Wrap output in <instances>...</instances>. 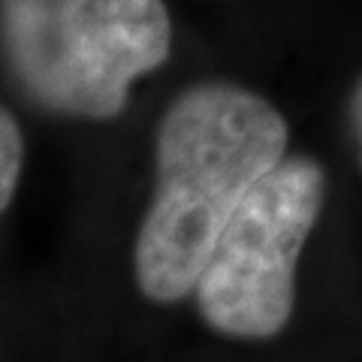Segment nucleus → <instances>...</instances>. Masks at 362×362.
<instances>
[{
	"label": "nucleus",
	"mask_w": 362,
	"mask_h": 362,
	"mask_svg": "<svg viewBox=\"0 0 362 362\" xmlns=\"http://www.w3.org/2000/svg\"><path fill=\"white\" fill-rule=\"evenodd\" d=\"M284 151L287 121L266 97L230 82L181 90L157 127L154 197L133 254L145 296L194 293L223 223Z\"/></svg>",
	"instance_id": "f257e3e1"
},
{
	"label": "nucleus",
	"mask_w": 362,
	"mask_h": 362,
	"mask_svg": "<svg viewBox=\"0 0 362 362\" xmlns=\"http://www.w3.org/2000/svg\"><path fill=\"white\" fill-rule=\"evenodd\" d=\"M0 45L33 103L106 121L166 64L173 18L163 0H0Z\"/></svg>",
	"instance_id": "f03ea898"
},
{
	"label": "nucleus",
	"mask_w": 362,
	"mask_h": 362,
	"mask_svg": "<svg viewBox=\"0 0 362 362\" xmlns=\"http://www.w3.org/2000/svg\"><path fill=\"white\" fill-rule=\"evenodd\" d=\"M326 197V173L308 154L269 169L235 206L202 266L194 296L214 332L272 338L296 305L299 254Z\"/></svg>",
	"instance_id": "7ed1b4c3"
},
{
	"label": "nucleus",
	"mask_w": 362,
	"mask_h": 362,
	"mask_svg": "<svg viewBox=\"0 0 362 362\" xmlns=\"http://www.w3.org/2000/svg\"><path fill=\"white\" fill-rule=\"evenodd\" d=\"M21 160H25V139H21L18 121L0 103V214L9 209V202L16 197Z\"/></svg>",
	"instance_id": "20e7f679"
}]
</instances>
